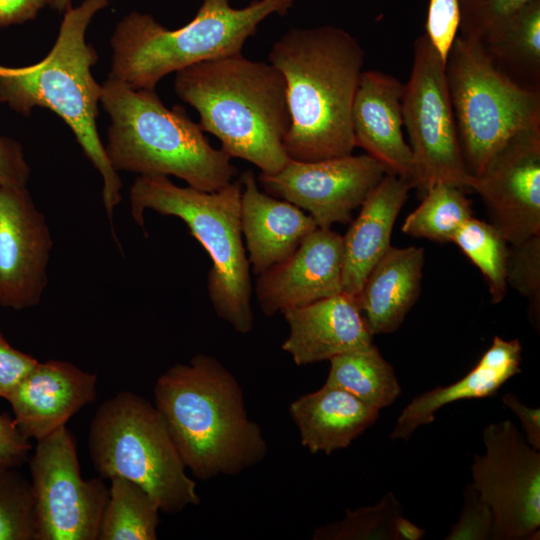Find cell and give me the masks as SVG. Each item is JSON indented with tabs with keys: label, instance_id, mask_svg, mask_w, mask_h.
<instances>
[{
	"label": "cell",
	"instance_id": "6da1fadb",
	"mask_svg": "<svg viewBox=\"0 0 540 540\" xmlns=\"http://www.w3.org/2000/svg\"><path fill=\"white\" fill-rule=\"evenodd\" d=\"M364 57L359 42L335 26L292 28L273 44L269 61L287 89L290 125L284 149L289 159L352 154V105Z\"/></svg>",
	"mask_w": 540,
	"mask_h": 540
},
{
	"label": "cell",
	"instance_id": "7a4b0ae2",
	"mask_svg": "<svg viewBox=\"0 0 540 540\" xmlns=\"http://www.w3.org/2000/svg\"><path fill=\"white\" fill-rule=\"evenodd\" d=\"M154 399L198 479L235 475L265 458L267 442L248 417L239 383L214 357L197 354L167 369L156 380Z\"/></svg>",
	"mask_w": 540,
	"mask_h": 540
},
{
	"label": "cell",
	"instance_id": "3957f363",
	"mask_svg": "<svg viewBox=\"0 0 540 540\" xmlns=\"http://www.w3.org/2000/svg\"><path fill=\"white\" fill-rule=\"evenodd\" d=\"M175 92L200 116L203 131L231 158L275 173L288 161L290 125L286 82L272 64L241 53L203 61L176 72Z\"/></svg>",
	"mask_w": 540,
	"mask_h": 540
},
{
	"label": "cell",
	"instance_id": "277c9868",
	"mask_svg": "<svg viewBox=\"0 0 540 540\" xmlns=\"http://www.w3.org/2000/svg\"><path fill=\"white\" fill-rule=\"evenodd\" d=\"M109 2L83 0L77 7H70L53 48L40 62L19 68L0 65V101L24 115L35 107L48 108L65 121L101 175L102 201L112 225L114 210L122 199V182L98 135L96 118L102 85L92 75L97 55L85 39L93 17Z\"/></svg>",
	"mask_w": 540,
	"mask_h": 540
},
{
	"label": "cell",
	"instance_id": "5b68a950",
	"mask_svg": "<svg viewBox=\"0 0 540 540\" xmlns=\"http://www.w3.org/2000/svg\"><path fill=\"white\" fill-rule=\"evenodd\" d=\"M100 103L111 125L105 151L116 172L175 176L212 192L231 182L237 168L178 105L165 106L155 89H132L107 79Z\"/></svg>",
	"mask_w": 540,
	"mask_h": 540
},
{
	"label": "cell",
	"instance_id": "8992f818",
	"mask_svg": "<svg viewBox=\"0 0 540 540\" xmlns=\"http://www.w3.org/2000/svg\"><path fill=\"white\" fill-rule=\"evenodd\" d=\"M293 0H254L234 8L230 0H202L195 17L169 30L150 14L131 12L111 38L108 79L132 89H155L168 74L188 66L239 54L258 26L272 14H285Z\"/></svg>",
	"mask_w": 540,
	"mask_h": 540
},
{
	"label": "cell",
	"instance_id": "52a82bcc",
	"mask_svg": "<svg viewBox=\"0 0 540 540\" xmlns=\"http://www.w3.org/2000/svg\"><path fill=\"white\" fill-rule=\"evenodd\" d=\"M242 181L206 192L168 176L139 175L130 188V213L144 229L146 210L181 219L212 260L207 291L217 316L241 334L254 327L250 263L240 221Z\"/></svg>",
	"mask_w": 540,
	"mask_h": 540
},
{
	"label": "cell",
	"instance_id": "ba28073f",
	"mask_svg": "<svg viewBox=\"0 0 540 540\" xmlns=\"http://www.w3.org/2000/svg\"><path fill=\"white\" fill-rule=\"evenodd\" d=\"M88 447L102 478L124 477L143 487L168 514L199 505L196 482L159 411L144 397L120 391L99 405Z\"/></svg>",
	"mask_w": 540,
	"mask_h": 540
},
{
	"label": "cell",
	"instance_id": "9c48e42d",
	"mask_svg": "<svg viewBox=\"0 0 540 540\" xmlns=\"http://www.w3.org/2000/svg\"><path fill=\"white\" fill-rule=\"evenodd\" d=\"M445 69L462 154L474 176L512 135L540 125V90L513 80L479 40L460 35Z\"/></svg>",
	"mask_w": 540,
	"mask_h": 540
},
{
	"label": "cell",
	"instance_id": "30bf717a",
	"mask_svg": "<svg viewBox=\"0 0 540 540\" xmlns=\"http://www.w3.org/2000/svg\"><path fill=\"white\" fill-rule=\"evenodd\" d=\"M445 68L427 36H419L403 88L402 114L415 165V188L423 192L440 182L466 191L473 182L458 138Z\"/></svg>",
	"mask_w": 540,
	"mask_h": 540
},
{
	"label": "cell",
	"instance_id": "8fae6325",
	"mask_svg": "<svg viewBox=\"0 0 540 540\" xmlns=\"http://www.w3.org/2000/svg\"><path fill=\"white\" fill-rule=\"evenodd\" d=\"M29 459L35 500V540H98L109 488L83 479L77 446L67 426L36 441Z\"/></svg>",
	"mask_w": 540,
	"mask_h": 540
},
{
	"label": "cell",
	"instance_id": "7c38bea8",
	"mask_svg": "<svg viewBox=\"0 0 540 540\" xmlns=\"http://www.w3.org/2000/svg\"><path fill=\"white\" fill-rule=\"evenodd\" d=\"M485 453L475 455L472 484L493 515L491 539H539L540 453L509 420L483 430Z\"/></svg>",
	"mask_w": 540,
	"mask_h": 540
},
{
	"label": "cell",
	"instance_id": "4fadbf2b",
	"mask_svg": "<svg viewBox=\"0 0 540 540\" xmlns=\"http://www.w3.org/2000/svg\"><path fill=\"white\" fill-rule=\"evenodd\" d=\"M387 173L368 154L317 161H289L275 173L260 172L258 182L271 196L306 211L319 228L351 221L352 213Z\"/></svg>",
	"mask_w": 540,
	"mask_h": 540
},
{
	"label": "cell",
	"instance_id": "5bb4252c",
	"mask_svg": "<svg viewBox=\"0 0 540 540\" xmlns=\"http://www.w3.org/2000/svg\"><path fill=\"white\" fill-rule=\"evenodd\" d=\"M491 223L510 245L540 235V125L512 135L473 176Z\"/></svg>",
	"mask_w": 540,
	"mask_h": 540
},
{
	"label": "cell",
	"instance_id": "9a60e30c",
	"mask_svg": "<svg viewBox=\"0 0 540 540\" xmlns=\"http://www.w3.org/2000/svg\"><path fill=\"white\" fill-rule=\"evenodd\" d=\"M53 238L26 187L0 188V306L39 304L46 289Z\"/></svg>",
	"mask_w": 540,
	"mask_h": 540
},
{
	"label": "cell",
	"instance_id": "2e32d148",
	"mask_svg": "<svg viewBox=\"0 0 540 540\" xmlns=\"http://www.w3.org/2000/svg\"><path fill=\"white\" fill-rule=\"evenodd\" d=\"M343 236L316 228L282 262L258 275L255 294L268 316L342 293Z\"/></svg>",
	"mask_w": 540,
	"mask_h": 540
},
{
	"label": "cell",
	"instance_id": "e0dca14e",
	"mask_svg": "<svg viewBox=\"0 0 540 540\" xmlns=\"http://www.w3.org/2000/svg\"><path fill=\"white\" fill-rule=\"evenodd\" d=\"M97 375L62 360L39 362L6 399L20 432L36 441L94 402Z\"/></svg>",
	"mask_w": 540,
	"mask_h": 540
},
{
	"label": "cell",
	"instance_id": "ac0fdd59",
	"mask_svg": "<svg viewBox=\"0 0 540 540\" xmlns=\"http://www.w3.org/2000/svg\"><path fill=\"white\" fill-rule=\"evenodd\" d=\"M403 88L392 75L363 71L352 105V129L356 146L415 188L413 154L402 130Z\"/></svg>",
	"mask_w": 540,
	"mask_h": 540
},
{
	"label": "cell",
	"instance_id": "d6986e66",
	"mask_svg": "<svg viewBox=\"0 0 540 540\" xmlns=\"http://www.w3.org/2000/svg\"><path fill=\"white\" fill-rule=\"evenodd\" d=\"M282 314L289 325L282 349L298 366L330 360L373 343L356 299L344 292Z\"/></svg>",
	"mask_w": 540,
	"mask_h": 540
},
{
	"label": "cell",
	"instance_id": "ffe728a7",
	"mask_svg": "<svg viewBox=\"0 0 540 540\" xmlns=\"http://www.w3.org/2000/svg\"><path fill=\"white\" fill-rule=\"evenodd\" d=\"M240 179L242 235L252 271L260 275L291 255L318 226L301 208L261 191L251 170Z\"/></svg>",
	"mask_w": 540,
	"mask_h": 540
},
{
	"label": "cell",
	"instance_id": "44dd1931",
	"mask_svg": "<svg viewBox=\"0 0 540 540\" xmlns=\"http://www.w3.org/2000/svg\"><path fill=\"white\" fill-rule=\"evenodd\" d=\"M412 184L386 173L360 206L343 236L342 291L354 298L377 262L391 247V235Z\"/></svg>",
	"mask_w": 540,
	"mask_h": 540
},
{
	"label": "cell",
	"instance_id": "7402d4cb",
	"mask_svg": "<svg viewBox=\"0 0 540 540\" xmlns=\"http://www.w3.org/2000/svg\"><path fill=\"white\" fill-rule=\"evenodd\" d=\"M521 353L522 346L517 339L494 336L491 346L460 380L413 398L400 413L390 437L408 440L420 426L432 423L435 413L443 406L495 395L505 382L521 372Z\"/></svg>",
	"mask_w": 540,
	"mask_h": 540
},
{
	"label": "cell",
	"instance_id": "603a6c76",
	"mask_svg": "<svg viewBox=\"0 0 540 540\" xmlns=\"http://www.w3.org/2000/svg\"><path fill=\"white\" fill-rule=\"evenodd\" d=\"M422 247H391L372 268L356 299L372 333L397 330L416 303L423 276Z\"/></svg>",
	"mask_w": 540,
	"mask_h": 540
},
{
	"label": "cell",
	"instance_id": "cb8c5ba5",
	"mask_svg": "<svg viewBox=\"0 0 540 540\" xmlns=\"http://www.w3.org/2000/svg\"><path fill=\"white\" fill-rule=\"evenodd\" d=\"M289 411L301 444L313 454L329 455L347 448L379 417L378 409L345 390L325 384L294 400Z\"/></svg>",
	"mask_w": 540,
	"mask_h": 540
},
{
	"label": "cell",
	"instance_id": "d4e9b609",
	"mask_svg": "<svg viewBox=\"0 0 540 540\" xmlns=\"http://www.w3.org/2000/svg\"><path fill=\"white\" fill-rule=\"evenodd\" d=\"M325 385L347 391L375 409L391 405L401 394L394 369L373 343L330 360Z\"/></svg>",
	"mask_w": 540,
	"mask_h": 540
},
{
	"label": "cell",
	"instance_id": "484cf974",
	"mask_svg": "<svg viewBox=\"0 0 540 540\" xmlns=\"http://www.w3.org/2000/svg\"><path fill=\"white\" fill-rule=\"evenodd\" d=\"M480 42L499 69L509 67L539 88L540 0H531Z\"/></svg>",
	"mask_w": 540,
	"mask_h": 540
},
{
	"label": "cell",
	"instance_id": "4316f807",
	"mask_svg": "<svg viewBox=\"0 0 540 540\" xmlns=\"http://www.w3.org/2000/svg\"><path fill=\"white\" fill-rule=\"evenodd\" d=\"M98 540H155L160 507L139 484L112 477Z\"/></svg>",
	"mask_w": 540,
	"mask_h": 540
},
{
	"label": "cell",
	"instance_id": "83f0119b",
	"mask_svg": "<svg viewBox=\"0 0 540 540\" xmlns=\"http://www.w3.org/2000/svg\"><path fill=\"white\" fill-rule=\"evenodd\" d=\"M420 205L404 220L402 231L415 238L451 242L461 226L473 217L471 201L465 191L436 183L424 192Z\"/></svg>",
	"mask_w": 540,
	"mask_h": 540
},
{
	"label": "cell",
	"instance_id": "f1b7e54d",
	"mask_svg": "<svg viewBox=\"0 0 540 540\" xmlns=\"http://www.w3.org/2000/svg\"><path fill=\"white\" fill-rule=\"evenodd\" d=\"M483 274L492 303L503 300L507 293L506 268L510 245L491 222L474 216L456 232L452 241Z\"/></svg>",
	"mask_w": 540,
	"mask_h": 540
},
{
	"label": "cell",
	"instance_id": "f546056e",
	"mask_svg": "<svg viewBox=\"0 0 540 540\" xmlns=\"http://www.w3.org/2000/svg\"><path fill=\"white\" fill-rule=\"evenodd\" d=\"M402 515V508L392 493H387L379 503L347 510L346 517L338 522L315 529V540L395 539V527Z\"/></svg>",
	"mask_w": 540,
	"mask_h": 540
},
{
	"label": "cell",
	"instance_id": "4dcf8cb0",
	"mask_svg": "<svg viewBox=\"0 0 540 540\" xmlns=\"http://www.w3.org/2000/svg\"><path fill=\"white\" fill-rule=\"evenodd\" d=\"M16 468L0 464V540H35L32 484Z\"/></svg>",
	"mask_w": 540,
	"mask_h": 540
},
{
	"label": "cell",
	"instance_id": "1f68e13d",
	"mask_svg": "<svg viewBox=\"0 0 540 540\" xmlns=\"http://www.w3.org/2000/svg\"><path fill=\"white\" fill-rule=\"evenodd\" d=\"M507 285L529 299L528 314L539 330L540 320V235L511 245L506 268Z\"/></svg>",
	"mask_w": 540,
	"mask_h": 540
},
{
	"label": "cell",
	"instance_id": "d6a6232c",
	"mask_svg": "<svg viewBox=\"0 0 540 540\" xmlns=\"http://www.w3.org/2000/svg\"><path fill=\"white\" fill-rule=\"evenodd\" d=\"M530 1L459 0V35L482 41Z\"/></svg>",
	"mask_w": 540,
	"mask_h": 540
},
{
	"label": "cell",
	"instance_id": "836d02e7",
	"mask_svg": "<svg viewBox=\"0 0 540 540\" xmlns=\"http://www.w3.org/2000/svg\"><path fill=\"white\" fill-rule=\"evenodd\" d=\"M459 27V0H429L424 34L445 63Z\"/></svg>",
	"mask_w": 540,
	"mask_h": 540
},
{
	"label": "cell",
	"instance_id": "e575fe53",
	"mask_svg": "<svg viewBox=\"0 0 540 540\" xmlns=\"http://www.w3.org/2000/svg\"><path fill=\"white\" fill-rule=\"evenodd\" d=\"M493 515L472 483L464 491V505L457 523L451 527L447 540L491 539Z\"/></svg>",
	"mask_w": 540,
	"mask_h": 540
},
{
	"label": "cell",
	"instance_id": "d590c367",
	"mask_svg": "<svg viewBox=\"0 0 540 540\" xmlns=\"http://www.w3.org/2000/svg\"><path fill=\"white\" fill-rule=\"evenodd\" d=\"M38 360L14 348L0 331V397L7 399Z\"/></svg>",
	"mask_w": 540,
	"mask_h": 540
},
{
	"label": "cell",
	"instance_id": "8d00e7d4",
	"mask_svg": "<svg viewBox=\"0 0 540 540\" xmlns=\"http://www.w3.org/2000/svg\"><path fill=\"white\" fill-rule=\"evenodd\" d=\"M29 176L20 144L0 137V188L26 187Z\"/></svg>",
	"mask_w": 540,
	"mask_h": 540
},
{
	"label": "cell",
	"instance_id": "74e56055",
	"mask_svg": "<svg viewBox=\"0 0 540 540\" xmlns=\"http://www.w3.org/2000/svg\"><path fill=\"white\" fill-rule=\"evenodd\" d=\"M32 448L8 413L0 414V464L18 467L27 460Z\"/></svg>",
	"mask_w": 540,
	"mask_h": 540
},
{
	"label": "cell",
	"instance_id": "f35d334b",
	"mask_svg": "<svg viewBox=\"0 0 540 540\" xmlns=\"http://www.w3.org/2000/svg\"><path fill=\"white\" fill-rule=\"evenodd\" d=\"M503 404L509 408L520 420L528 444L540 449V409L524 405L515 394L505 393L502 396Z\"/></svg>",
	"mask_w": 540,
	"mask_h": 540
},
{
	"label": "cell",
	"instance_id": "ab89813d",
	"mask_svg": "<svg viewBox=\"0 0 540 540\" xmlns=\"http://www.w3.org/2000/svg\"><path fill=\"white\" fill-rule=\"evenodd\" d=\"M50 0H0V25L19 24L34 19Z\"/></svg>",
	"mask_w": 540,
	"mask_h": 540
},
{
	"label": "cell",
	"instance_id": "60d3db41",
	"mask_svg": "<svg viewBox=\"0 0 540 540\" xmlns=\"http://www.w3.org/2000/svg\"><path fill=\"white\" fill-rule=\"evenodd\" d=\"M424 534L425 531L422 528L405 519L403 515L398 518L395 527V539L418 540L422 538Z\"/></svg>",
	"mask_w": 540,
	"mask_h": 540
},
{
	"label": "cell",
	"instance_id": "b9f144b4",
	"mask_svg": "<svg viewBox=\"0 0 540 540\" xmlns=\"http://www.w3.org/2000/svg\"><path fill=\"white\" fill-rule=\"evenodd\" d=\"M72 0H50L49 5L59 12H66L71 6Z\"/></svg>",
	"mask_w": 540,
	"mask_h": 540
}]
</instances>
